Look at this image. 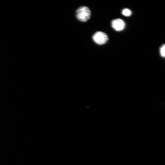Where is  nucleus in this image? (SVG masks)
<instances>
[{
  "label": "nucleus",
  "instance_id": "1",
  "mask_svg": "<svg viewBox=\"0 0 165 165\" xmlns=\"http://www.w3.org/2000/svg\"><path fill=\"white\" fill-rule=\"evenodd\" d=\"M91 12L89 9L85 6L79 8L77 10L76 16L77 19L81 22H86L89 20Z\"/></svg>",
  "mask_w": 165,
  "mask_h": 165
},
{
  "label": "nucleus",
  "instance_id": "4",
  "mask_svg": "<svg viewBox=\"0 0 165 165\" xmlns=\"http://www.w3.org/2000/svg\"><path fill=\"white\" fill-rule=\"evenodd\" d=\"M122 13L123 15L126 17L130 16L132 14L131 11L127 9H123Z\"/></svg>",
  "mask_w": 165,
  "mask_h": 165
},
{
  "label": "nucleus",
  "instance_id": "3",
  "mask_svg": "<svg viewBox=\"0 0 165 165\" xmlns=\"http://www.w3.org/2000/svg\"><path fill=\"white\" fill-rule=\"evenodd\" d=\"M112 28L117 31H121L124 30L125 26L124 21L120 19H116L112 21L111 23Z\"/></svg>",
  "mask_w": 165,
  "mask_h": 165
},
{
  "label": "nucleus",
  "instance_id": "2",
  "mask_svg": "<svg viewBox=\"0 0 165 165\" xmlns=\"http://www.w3.org/2000/svg\"><path fill=\"white\" fill-rule=\"evenodd\" d=\"M93 39L94 42L99 45L106 44L108 41L107 35L105 33L100 31L96 32L93 35Z\"/></svg>",
  "mask_w": 165,
  "mask_h": 165
},
{
  "label": "nucleus",
  "instance_id": "5",
  "mask_svg": "<svg viewBox=\"0 0 165 165\" xmlns=\"http://www.w3.org/2000/svg\"><path fill=\"white\" fill-rule=\"evenodd\" d=\"M160 53L161 56L165 57V45H163L160 49Z\"/></svg>",
  "mask_w": 165,
  "mask_h": 165
}]
</instances>
